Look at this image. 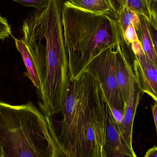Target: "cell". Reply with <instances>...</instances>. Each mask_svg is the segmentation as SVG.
Masks as SVG:
<instances>
[{
	"instance_id": "6da1fadb",
	"label": "cell",
	"mask_w": 157,
	"mask_h": 157,
	"mask_svg": "<svg viewBox=\"0 0 157 157\" xmlns=\"http://www.w3.org/2000/svg\"><path fill=\"white\" fill-rule=\"evenodd\" d=\"M108 101L94 74L85 71L71 81L61 112L53 123L45 115L57 157H103Z\"/></svg>"
},
{
	"instance_id": "7a4b0ae2",
	"label": "cell",
	"mask_w": 157,
	"mask_h": 157,
	"mask_svg": "<svg viewBox=\"0 0 157 157\" xmlns=\"http://www.w3.org/2000/svg\"><path fill=\"white\" fill-rule=\"evenodd\" d=\"M67 1L49 0L46 8L30 13L20 39L29 52L40 83V111L51 117L61 112L71 83L62 20Z\"/></svg>"
},
{
	"instance_id": "3957f363",
	"label": "cell",
	"mask_w": 157,
	"mask_h": 157,
	"mask_svg": "<svg viewBox=\"0 0 157 157\" xmlns=\"http://www.w3.org/2000/svg\"><path fill=\"white\" fill-rule=\"evenodd\" d=\"M62 20L71 82L78 78L96 56L117 44L122 31L112 15L83 10L68 0L63 7Z\"/></svg>"
},
{
	"instance_id": "277c9868",
	"label": "cell",
	"mask_w": 157,
	"mask_h": 157,
	"mask_svg": "<svg viewBox=\"0 0 157 157\" xmlns=\"http://www.w3.org/2000/svg\"><path fill=\"white\" fill-rule=\"evenodd\" d=\"M3 157H57L45 115L31 102L13 105L0 100Z\"/></svg>"
},
{
	"instance_id": "5b68a950",
	"label": "cell",
	"mask_w": 157,
	"mask_h": 157,
	"mask_svg": "<svg viewBox=\"0 0 157 157\" xmlns=\"http://www.w3.org/2000/svg\"><path fill=\"white\" fill-rule=\"evenodd\" d=\"M116 46L117 44L112 45L96 56L89 63L86 70L96 75L101 84L109 106L124 112L125 103L115 74Z\"/></svg>"
},
{
	"instance_id": "8992f818",
	"label": "cell",
	"mask_w": 157,
	"mask_h": 157,
	"mask_svg": "<svg viewBox=\"0 0 157 157\" xmlns=\"http://www.w3.org/2000/svg\"><path fill=\"white\" fill-rule=\"evenodd\" d=\"M131 48L134 74L140 91L157 101V66L146 56L139 41L132 43Z\"/></svg>"
},
{
	"instance_id": "52a82bcc",
	"label": "cell",
	"mask_w": 157,
	"mask_h": 157,
	"mask_svg": "<svg viewBox=\"0 0 157 157\" xmlns=\"http://www.w3.org/2000/svg\"><path fill=\"white\" fill-rule=\"evenodd\" d=\"M122 32L117 40L115 53V70L116 80L125 105L128 102L134 74L127 53V47Z\"/></svg>"
},
{
	"instance_id": "ba28073f",
	"label": "cell",
	"mask_w": 157,
	"mask_h": 157,
	"mask_svg": "<svg viewBox=\"0 0 157 157\" xmlns=\"http://www.w3.org/2000/svg\"><path fill=\"white\" fill-rule=\"evenodd\" d=\"M102 156L104 157H137L133 149L128 146L123 138L109 104L106 137Z\"/></svg>"
},
{
	"instance_id": "9c48e42d",
	"label": "cell",
	"mask_w": 157,
	"mask_h": 157,
	"mask_svg": "<svg viewBox=\"0 0 157 157\" xmlns=\"http://www.w3.org/2000/svg\"><path fill=\"white\" fill-rule=\"evenodd\" d=\"M140 90L136 78L133 80L128 102L125 105L123 119L119 126L123 138L128 146L132 147V131L134 120L140 99Z\"/></svg>"
},
{
	"instance_id": "30bf717a",
	"label": "cell",
	"mask_w": 157,
	"mask_h": 157,
	"mask_svg": "<svg viewBox=\"0 0 157 157\" xmlns=\"http://www.w3.org/2000/svg\"><path fill=\"white\" fill-rule=\"evenodd\" d=\"M139 15L140 23L135 28L138 40L146 56L157 66V57L147 24L146 17L142 15Z\"/></svg>"
},
{
	"instance_id": "8fae6325",
	"label": "cell",
	"mask_w": 157,
	"mask_h": 157,
	"mask_svg": "<svg viewBox=\"0 0 157 157\" xmlns=\"http://www.w3.org/2000/svg\"><path fill=\"white\" fill-rule=\"evenodd\" d=\"M15 41L16 47L19 51L23 58L25 66L27 69L26 72L25 73V76H27L31 80L33 85L36 89L37 92L40 89V83L38 77L35 64L29 54L27 48L25 43L21 40L13 37Z\"/></svg>"
},
{
	"instance_id": "7c38bea8",
	"label": "cell",
	"mask_w": 157,
	"mask_h": 157,
	"mask_svg": "<svg viewBox=\"0 0 157 157\" xmlns=\"http://www.w3.org/2000/svg\"><path fill=\"white\" fill-rule=\"evenodd\" d=\"M73 5L92 13L109 14L116 18L107 0H68Z\"/></svg>"
},
{
	"instance_id": "4fadbf2b",
	"label": "cell",
	"mask_w": 157,
	"mask_h": 157,
	"mask_svg": "<svg viewBox=\"0 0 157 157\" xmlns=\"http://www.w3.org/2000/svg\"><path fill=\"white\" fill-rule=\"evenodd\" d=\"M114 10L117 17L120 6L132 9L138 15H144L147 20H152L147 0H113Z\"/></svg>"
},
{
	"instance_id": "5bb4252c",
	"label": "cell",
	"mask_w": 157,
	"mask_h": 157,
	"mask_svg": "<svg viewBox=\"0 0 157 157\" xmlns=\"http://www.w3.org/2000/svg\"><path fill=\"white\" fill-rule=\"evenodd\" d=\"M116 19L121 27L123 34L130 25H133L136 28L140 23L139 15L132 9L123 6H120Z\"/></svg>"
},
{
	"instance_id": "9a60e30c",
	"label": "cell",
	"mask_w": 157,
	"mask_h": 157,
	"mask_svg": "<svg viewBox=\"0 0 157 157\" xmlns=\"http://www.w3.org/2000/svg\"><path fill=\"white\" fill-rule=\"evenodd\" d=\"M22 5L29 7H35L39 11L46 8L48 5L49 0H13Z\"/></svg>"
},
{
	"instance_id": "2e32d148",
	"label": "cell",
	"mask_w": 157,
	"mask_h": 157,
	"mask_svg": "<svg viewBox=\"0 0 157 157\" xmlns=\"http://www.w3.org/2000/svg\"><path fill=\"white\" fill-rule=\"evenodd\" d=\"M123 35L124 41L128 46H131L133 42L139 41L137 34L133 25L127 27Z\"/></svg>"
},
{
	"instance_id": "e0dca14e",
	"label": "cell",
	"mask_w": 157,
	"mask_h": 157,
	"mask_svg": "<svg viewBox=\"0 0 157 157\" xmlns=\"http://www.w3.org/2000/svg\"><path fill=\"white\" fill-rule=\"evenodd\" d=\"M10 35H11V27L7 19L0 15V39L3 40Z\"/></svg>"
},
{
	"instance_id": "ac0fdd59",
	"label": "cell",
	"mask_w": 157,
	"mask_h": 157,
	"mask_svg": "<svg viewBox=\"0 0 157 157\" xmlns=\"http://www.w3.org/2000/svg\"><path fill=\"white\" fill-rule=\"evenodd\" d=\"M152 21L157 29V0H147Z\"/></svg>"
},
{
	"instance_id": "d6986e66",
	"label": "cell",
	"mask_w": 157,
	"mask_h": 157,
	"mask_svg": "<svg viewBox=\"0 0 157 157\" xmlns=\"http://www.w3.org/2000/svg\"><path fill=\"white\" fill-rule=\"evenodd\" d=\"M147 24L148 27L152 42H153L155 52L157 57V29L154 26L152 20L147 19Z\"/></svg>"
},
{
	"instance_id": "ffe728a7",
	"label": "cell",
	"mask_w": 157,
	"mask_h": 157,
	"mask_svg": "<svg viewBox=\"0 0 157 157\" xmlns=\"http://www.w3.org/2000/svg\"><path fill=\"white\" fill-rule=\"evenodd\" d=\"M108 104H109V107L113 115L116 123L118 124V126H120L122 122L124 112L117 109H115L113 107H110L109 103H108Z\"/></svg>"
},
{
	"instance_id": "44dd1931",
	"label": "cell",
	"mask_w": 157,
	"mask_h": 157,
	"mask_svg": "<svg viewBox=\"0 0 157 157\" xmlns=\"http://www.w3.org/2000/svg\"><path fill=\"white\" fill-rule=\"evenodd\" d=\"M144 157H157V146L149 149Z\"/></svg>"
},
{
	"instance_id": "7402d4cb",
	"label": "cell",
	"mask_w": 157,
	"mask_h": 157,
	"mask_svg": "<svg viewBox=\"0 0 157 157\" xmlns=\"http://www.w3.org/2000/svg\"><path fill=\"white\" fill-rule=\"evenodd\" d=\"M152 110L154 121H155V124L157 134V101H155L154 105L152 106Z\"/></svg>"
},
{
	"instance_id": "603a6c76",
	"label": "cell",
	"mask_w": 157,
	"mask_h": 157,
	"mask_svg": "<svg viewBox=\"0 0 157 157\" xmlns=\"http://www.w3.org/2000/svg\"><path fill=\"white\" fill-rule=\"evenodd\" d=\"M107 1H108L109 3V4L110 6L111 7L113 11V13H114L116 17V13H115V10H114V2H113V0H107Z\"/></svg>"
},
{
	"instance_id": "cb8c5ba5",
	"label": "cell",
	"mask_w": 157,
	"mask_h": 157,
	"mask_svg": "<svg viewBox=\"0 0 157 157\" xmlns=\"http://www.w3.org/2000/svg\"><path fill=\"white\" fill-rule=\"evenodd\" d=\"M0 157H3L2 152V148H1V144H0Z\"/></svg>"
},
{
	"instance_id": "d4e9b609",
	"label": "cell",
	"mask_w": 157,
	"mask_h": 157,
	"mask_svg": "<svg viewBox=\"0 0 157 157\" xmlns=\"http://www.w3.org/2000/svg\"><path fill=\"white\" fill-rule=\"evenodd\" d=\"M103 157H104L103 156Z\"/></svg>"
}]
</instances>
